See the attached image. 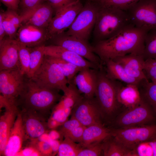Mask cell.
<instances>
[{
	"instance_id": "1",
	"label": "cell",
	"mask_w": 156,
	"mask_h": 156,
	"mask_svg": "<svg viewBox=\"0 0 156 156\" xmlns=\"http://www.w3.org/2000/svg\"><path fill=\"white\" fill-rule=\"evenodd\" d=\"M148 32L130 25L109 39L96 42L93 51L103 64L108 60L129 54L142 55Z\"/></svg>"
},
{
	"instance_id": "2",
	"label": "cell",
	"mask_w": 156,
	"mask_h": 156,
	"mask_svg": "<svg viewBox=\"0 0 156 156\" xmlns=\"http://www.w3.org/2000/svg\"><path fill=\"white\" fill-rule=\"evenodd\" d=\"M58 90L42 87L26 78L23 90L17 102L19 111L36 112L45 118L62 96Z\"/></svg>"
},
{
	"instance_id": "3",
	"label": "cell",
	"mask_w": 156,
	"mask_h": 156,
	"mask_svg": "<svg viewBox=\"0 0 156 156\" xmlns=\"http://www.w3.org/2000/svg\"><path fill=\"white\" fill-rule=\"evenodd\" d=\"M97 4L98 9L93 29L96 42L109 39L126 28L133 25L125 11Z\"/></svg>"
},
{
	"instance_id": "4",
	"label": "cell",
	"mask_w": 156,
	"mask_h": 156,
	"mask_svg": "<svg viewBox=\"0 0 156 156\" xmlns=\"http://www.w3.org/2000/svg\"><path fill=\"white\" fill-rule=\"evenodd\" d=\"M118 82L110 79L103 65L98 70V79L95 96L102 116L112 115L120 105L117 99Z\"/></svg>"
},
{
	"instance_id": "5",
	"label": "cell",
	"mask_w": 156,
	"mask_h": 156,
	"mask_svg": "<svg viewBox=\"0 0 156 156\" xmlns=\"http://www.w3.org/2000/svg\"><path fill=\"white\" fill-rule=\"evenodd\" d=\"M31 79L42 87L62 90H66L67 80L60 67L49 56L45 55L40 66Z\"/></svg>"
},
{
	"instance_id": "6",
	"label": "cell",
	"mask_w": 156,
	"mask_h": 156,
	"mask_svg": "<svg viewBox=\"0 0 156 156\" xmlns=\"http://www.w3.org/2000/svg\"><path fill=\"white\" fill-rule=\"evenodd\" d=\"M111 131L115 140L131 150L139 144L156 138L155 124L118 128Z\"/></svg>"
},
{
	"instance_id": "7",
	"label": "cell",
	"mask_w": 156,
	"mask_h": 156,
	"mask_svg": "<svg viewBox=\"0 0 156 156\" xmlns=\"http://www.w3.org/2000/svg\"><path fill=\"white\" fill-rule=\"evenodd\" d=\"M98 9L96 2L88 0L68 30L64 33L88 41L95 24Z\"/></svg>"
},
{
	"instance_id": "8",
	"label": "cell",
	"mask_w": 156,
	"mask_h": 156,
	"mask_svg": "<svg viewBox=\"0 0 156 156\" xmlns=\"http://www.w3.org/2000/svg\"><path fill=\"white\" fill-rule=\"evenodd\" d=\"M125 11L135 27L156 30V0H140Z\"/></svg>"
},
{
	"instance_id": "9",
	"label": "cell",
	"mask_w": 156,
	"mask_h": 156,
	"mask_svg": "<svg viewBox=\"0 0 156 156\" xmlns=\"http://www.w3.org/2000/svg\"><path fill=\"white\" fill-rule=\"evenodd\" d=\"M25 77L19 68L0 70V94L8 101L17 105L24 88Z\"/></svg>"
},
{
	"instance_id": "10",
	"label": "cell",
	"mask_w": 156,
	"mask_h": 156,
	"mask_svg": "<svg viewBox=\"0 0 156 156\" xmlns=\"http://www.w3.org/2000/svg\"><path fill=\"white\" fill-rule=\"evenodd\" d=\"M52 44L63 47L74 52L99 67L102 62L94 52L93 47L86 41L75 36H68L64 33L49 40Z\"/></svg>"
},
{
	"instance_id": "11",
	"label": "cell",
	"mask_w": 156,
	"mask_h": 156,
	"mask_svg": "<svg viewBox=\"0 0 156 156\" xmlns=\"http://www.w3.org/2000/svg\"><path fill=\"white\" fill-rule=\"evenodd\" d=\"M152 110L151 106L142 99L138 105L120 114L116 120V125L118 128H125L151 124L155 118Z\"/></svg>"
},
{
	"instance_id": "12",
	"label": "cell",
	"mask_w": 156,
	"mask_h": 156,
	"mask_svg": "<svg viewBox=\"0 0 156 156\" xmlns=\"http://www.w3.org/2000/svg\"><path fill=\"white\" fill-rule=\"evenodd\" d=\"M71 115V117L77 119L86 127L102 124V113L94 97L90 98L81 95L74 106Z\"/></svg>"
},
{
	"instance_id": "13",
	"label": "cell",
	"mask_w": 156,
	"mask_h": 156,
	"mask_svg": "<svg viewBox=\"0 0 156 156\" xmlns=\"http://www.w3.org/2000/svg\"><path fill=\"white\" fill-rule=\"evenodd\" d=\"M83 6L80 0H77L55 12L47 28L50 39L64 33L71 26Z\"/></svg>"
},
{
	"instance_id": "14",
	"label": "cell",
	"mask_w": 156,
	"mask_h": 156,
	"mask_svg": "<svg viewBox=\"0 0 156 156\" xmlns=\"http://www.w3.org/2000/svg\"><path fill=\"white\" fill-rule=\"evenodd\" d=\"M0 109L5 111L0 118V155H4L5 146L11 130L19 111L15 104L11 103L4 99H0Z\"/></svg>"
},
{
	"instance_id": "15",
	"label": "cell",
	"mask_w": 156,
	"mask_h": 156,
	"mask_svg": "<svg viewBox=\"0 0 156 156\" xmlns=\"http://www.w3.org/2000/svg\"><path fill=\"white\" fill-rule=\"evenodd\" d=\"M16 39L19 43L32 48L44 45L50 38L47 29L23 23L18 29Z\"/></svg>"
},
{
	"instance_id": "16",
	"label": "cell",
	"mask_w": 156,
	"mask_h": 156,
	"mask_svg": "<svg viewBox=\"0 0 156 156\" xmlns=\"http://www.w3.org/2000/svg\"><path fill=\"white\" fill-rule=\"evenodd\" d=\"M27 139L34 141L45 133L49 129L46 118L34 112L19 111Z\"/></svg>"
},
{
	"instance_id": "17",
	"label": "cell",
	"mask_w": 156,
	"mask_h": 156,
	"mask_svg": "<svg viewBox=\"0 0 156 156\" xmlns=\"http://www.w3.org/2000/svg\"><path fill=\"white\" fill-rule=\"evenodd\" d=\"M20 67L18 43L5 37L0 41V71Z\"/></svg>"
},
{
	"instance_id": "18",
	"label": "cell",
	"mask_w": 156,
	"mask_h": 156,
	"mask_svg": "<svg viewBox=\"0 0 156 156\" xmlns=\"http://www.w3.org/2000/svg\"><path fill=\"white\" fill-rule=\"evenodd\" d=\"M99 69L83 68L78 72L73 79V82L80 92L83 94L86 97L91 98L95 96Z\"/></svg>"
},
{
	"instance_id": "19",
	"label": "cell",
	"mask_w": 156,
	"mask_h": 156,
	"mask_svg": "<svg viewBox=\"0 0 156 156\" xmlns=\"http://www.w3.org/2000/svg\"><path fill=\"white\" fill-rule=\"evenodd\" d=\"M44 51L45 55L60 58L82 68L98 69L100 68L78 54L60 46L45 45Z\"/></svg>"
},
{
	"instance_id": "20",
	"label": "cell",
	"mask_w": 156,
	"mask_h": 156,
	"mask_svg": "<svg viewBox=\"0 0 156 156\" xmlns=\"http://www.w3.org/2000/svg\"><path fill=\"white\" fill-rule=\"evenodd\" d=\"M112 60L120 65L131 77L140 80H148L144 71L145 60L142 55L131 53Z\"/></svg>"
},
{
	"instance_id": "21",
	"label": "cell",
	"mask_w": 156,
	"mask_h": 156,
	"mask_svg": "<svg viewBox=\"0 0 156 156\" xmlns=\"http://www.w3.org/2000/svg\"><path fill=\"white\" fill-rule=\"evenodd\" d=\"M26 139L21 115L19 112L11 131L4 155L15 156L22 149L23 142Z\"/></svg>"
},
{
	"instance_id": "22",
	"label": "cell",
	"mask_w": 156,
	"mask_h": 156,
	"mask_svg": "<svg viewBox=\"0 0 156 156\" xmlns=\"http://www.w3.org/2000/svg\"><path fill=\"white\" fill-rule=\"evenodd\" d=\"M116 97L119 104L127 109L138 105L142 100L138 86L134 84H127L124 86L119 82L117 90Z\"/></svg>"
},
{
	"instance_id": "23",
	"label": "cell",
	"mask_w": 156,
	"mask_h": 156,
	"mask_svg": "<svg viewBox=\"0 0 156 156\" xmlns=\"http://www.w3.org/2000/svg\"><path fill=\"white\" fill-rule=\"evenodd\" d=\"M54 12L52 7L46 1H44L36 8L22 24L26 23L39 28L47 29Z\"/></svg>"
},
{
	"instance_id": "24",
	"label": "cell",
	"mask_w": 156,
	"mask_h": 156,
	"mask_svg": "<svg viewBox=\"0 0 156 156\" xmlns=\"http://www.w3.org/2000/svg\"><path fill=\"white\" fill-rule=\"evenodd\" d=\"M112 137L111 130L104 127L102 124H95L86 127L81 140L79 143L85 146L103 142Z\"/></svg>"
},
{
	"instance_id": "25",
	"label": "cell",
	"mask_w": 156,
	"mask_h": 156,
	"mask_svg": "<svg viewBox=\"0 0 156 156\" xmlns=\"http://www.w3.org/2000/svg\"><path fill=\"white\" fill-rule=\"evenodd\" d=\"M103 64H105L104 68L107 75L112 80H118L126 84H134L137 86L142 80L130 76L120 65L112 60H108Z\"/></svg>"
},
{
	"instance_id": "26",
	"label": "cell",
	"mask_w": 156,
	"mask_h": 156,
	"mask_svg": "<svg viewBox=\"0 0 156 156\" xmlns=\"http://www.w3.org/2000/svg\"><path fill=\"white\" fill-rule=\"evenodd\" d=\"M138 86L142 99L156 111V83L144 79L140 81Z\"/></svg>"
},
{
	"instance_id": "27",
	"label": "cell",
	"mask_w": 156,
	"mask_h": 156,
	"mask_svg": "<svg viewBox=\"0 0 156 156\" xmlns=\"http://www.w3.org/2000/svg\"><path fill=\"white\" fill-rule=\"evenodd\" d=\"M109 138L103 142V155L134 156L133 150L127 148L113 138L110 140Z\"/></svg>"
},
{
	"instance_id": "28",
	"label": "cell",
	"mask_w": 156,
	"mask_h": 156,
	"mask_svg": "<svg viewBox=\"0 0 156 156\" xmlns=\"http://www.w3.org/2000/svg\"><path fill=\"white\" fill-rule=\"evenodd\" d=\"M64 95L59 103L63 107L73 109L75 103L81 95L77 87L73 82L68 84Z\"/></svg>"
},
{
	"instance_id": "29",
	"label": "cell",
	"mask_w": 156,
	"mask_h": 156,
	"mask_svg": "<svg viewBox=\"0 0 156 156\" xmlns=\"http://www.w3.org/2000/svg\"><path fill=\"white\" fill-rule=\"evenodd\" d=\"M43 45L30 48V62L29 78H31L39 67L45 55Z\"/></svg>"
},
{
	"instance_id": "30",
	"label": "cell",
	"mask_w": 156,
	"mask_h": 156,
	"mask_svg": "<svg viewBox=\"0 0 156 156\" xmlns=\"http://www.w3.org/2000/svg\"><path fill=\"white\" fill-rule=\"evenodd\" d=\"M50 56L60 67L64 75L67 80L68 84L73 82L74 78L77 74L83 68L60 58Z\"/></svg>"
},
{
	"instance_id": "31",
	"label": "cell",
	"mask_w": 156,
	"mask_h": 156,
	"mask_svg": "<svg viewBox=\"0 0 156 156\" xmlns=\"http://www.w3.org/2000/svg\"><path fill=\"white\" fill-rule=\"evenodd\" d=\"M142 55L145 60H156V30H150L146 34Z\"/></svg>"
},
{
	"instance_id": "32",
	"label": "cell",
	"mask_w": 156,
	"mask_h": 156,
	"mask_svg": "<svg viewBox=\"0 0 156 156\" xmlns=\"http://www.w3.org/2000/svg\"><path fill=\"white\" fill-rule=\"evenodd\" d=\"M60 144L57 155L59 156H77L81 148L80 144H77L67 137Z\"/></svg>"
},
{
	"instance_id": "33",
	"label": "cell",
	"mask_w": 156,
	"mask_h": 156,
	"mask_svg": "<svg viewBox=\"0 0 156 156\" xmlns=\"http://www.w3.org/2000/svg\"><path fill=\"white\" fill-rule=\"evenodd\" d=\"M18 43L20 69L23 74L29 78L30 70V48L18 42Z\"/></svg>"
},
{
	"instance_id": "34",
	"label": "cell",
	"mask_w": 156,
	"mask_h": 156,
	"mask_svg": "<svg viewBox=\"0 0 156 156\" xmlns=\"http://www.w3.org/2000/svg\"><path fill=\"white\" fill-rule=\"evenodd\" d=\"M133 151L134 156H156V138L139 144Z\"/></svg>"
},
{
	"instance_id": "35",
	"label": "cell",
	"mask_w": 156,
	"mask_h": 156,
	"mask_svg": "<svg viewBox=\"0 0 156 156\" xmlns=\"http://www.w3.org/2000/svg\"><path fill=\"white\" fill-rule=\"evenodd\" d=\"M44 1V0H20L19 6L21 8V13L19 14L23 18V23L29 17L36 8Z\"/></svg>"
},
{
	"instance_id": "36",
	"label": "cell",
	"mask_w": 156,
	"mask_h": 156,
	"mask_svg": "<svg viewBox=\"0 0 156 156\" xmlns=\"http://www.w3.org/2000/svg\"><path fill=\"white\" fill-rule=\"evenodd\" d=\"M140 0H95L98 5L102 6L115 7L125 11Z\"/></svg>"
},
{
	"instance_id": "37",
	"label": "cell",
	"mask_w": 156,
	"mask_h": 156,
	"mask_svg": "<svg viewBox=\"0 0 156 156\" xmlns=\"http://www.w3.org/2000/svg\"><path fill=\"white\" fill-rule=\"evenodd\" d=\"M103 142L92 144L82 146L77 156H98L103 153Z\"/></svg>"
},
{
	"instance_id": "38",
	"label": "cell",
	"mask_w": 156,
	"mask_h": 156,
	"mask_svg": "<svg viewBox=\"0 0 156 156\" xmlns=\"http://www.w3.org/2000/svg\"><path fill=\"white\" fill-rule=\"evenodd\" d=\"M3 24L6 34L11 39H16L17 31L18 28L10 20L5 12H0Z\"/></svg>"
},
{
	"instance_id": "39",
	"label": "cell",
	"mask_w": 156,
	"mask_h": 156,
	"mask_svg": "<svg viewBox=\"0 0 156 156\" xmlns=\"http://www.w3.org/2000/svg\"><path fill=\"white\" fill-rule=\"evenodd\" d=\"M144 71L148 80L156 83V60L148 59L145 60Z\"/></svg>"
},
{
	"instance_id": "40",
	"label": "cell",
	"mask_w": 156,
	"mask_h": 156,
	"mask_svg": "<svg viewBox=\"0 0 156 156\" xmlns=\"http://www.w3.org/2000/svg\"><path fill=\"white\" fill-rule=\"evenodd\" d=\"M51 142L41 141L37 139L33 141V143H35L34 144L42 156H49L54 153L51 143Z\"/></svg>"
},
{
	"instance_id": "41",
	"label": "cell",
	"mask_w": 156,
	"mask_h": 156,
	"mask_svg": "<svg viewBox=\"0 0 156 156\" xmlns=\"http://www.w3.org/2000/svg\"><path fill=\"white\" fill-rule=\"evenodd\" d=\"M86 127L83 125L77 127L68 133L64 135L67 137L73 142L80 143L81 140L84 130Z\"/></svg>"
},
{
	"instance_id": "42",
	"label": "cell",
	"mask_w": 156,
	"mask_h": 156,
	"mask_svg": "<svg viewBox=\"0 0 156 156\" xmlns=\"http://www.w3.org/2000/svg\"><path fill=\"white\" fill-rule=\"evenodd\" d=\"M82 125L77 119L71 117L70 120H66L61 125L59 132L61 135L64 136L68 132Z\"/></svg>"
},
{
	"instance_id": "43",
	"label": "cell",
	"mask_w": 156,
	"mask_h": 156,
	"mask_svg": "<svg viewBox=\"0 0 156 156\" xmlns=\"http://www.w3.org/2000/svg\"><path fill=\"white\" fill-rule=\"evenodd\" d=\"M16 156H42L35 146L33 145L22 149L16 155Z\"/></svg>"
},
{
	"instance_id": "44",
	"label": "cell",
	"mask_w": 156,
	"mask_h": 156,
	"mask_svg": "<svg viewBox=\"0 0 156 156\" xmlns=\"http://www.w3.org/2000/svg\"><path fill=\"white\" fill-rule=\"evenodd\" d=\"M77 0H46L54 10V12L58 10Z\"/></svg>"
},
{
	"instance_id": "45",
	"label": "cell",
	"mask_w": 156,
	"mask_h": 156,
	"mask_svg": "<svg viewBox=\"0 0 156 156\" xmlns=\"http://www.w3.org/2000/svg\"><path fill=\"white\" fill-rule=\"evenodd\" d=\"M8 9L17 11L20 0H0Z\"/></svg>"
},
{
	"instance_id": "46",
	"label": "cell",
	"mask_w": 156,
	"mask_h": 156,
	"mask_svg": "<svg viewBox=\"0 0 156 156\" xmlns=\"http://www.w3.org/2000/svg\"><path fill=\"white\" fill-rule=\"evenodd\" d=\"M47 125L49 129H52L61 126V124L58 122L50 117L48 120Z\"/></svg>"
},
{
	"instance_id": "47",
	"label": "cell",
	"mask_w": 156,
	"mask_h": 156,
	"mask_svg": "<svg viewBox=\"0 0 156 156\" xmlns=\"http://www.w3.org/2000/svg\"><path fill=\"white\" fill-rule=\"evenodd\" d=\"M48 135L50 138L53 140H57L61 135L59 131L58 132L53 130L50 131Z\"/></svg>"
},
{
	"instance_id": "48",
	"label": "cell",
	"mask_w": 156,
	"mask_h": 156,
	"mask_svg": "<svg viewBox=\"0 0 156 156\" xmlns=\"http://www.w3.org/2000/svg\"><path fill=\"white\" fill-rule=\"evenodd\" d=\"M6 35L3 24L1 17L0 16V41L2 40Z\"/></svg>"
},
{
	"instance_id": "49",
	"label": "cell",
	"mask_w": 156,
	"mask_h": 156,
	"mask_svg": "<svg viewBox=\"0 0 156 156\" xmlns=\"http://www.w3.org/2000/svg\"><path fill=\"white\" fill-rule=\"evenodd\" d=\"M89 0L93 1L95 0Z\"/></svg>"
}]
</instances>
